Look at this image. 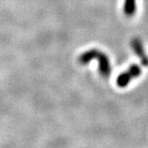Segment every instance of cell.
Here are the masks:
<instances>
[{
    "label": "cell",
    "instance_id": "1",
    "mask_svg": "<svg viewBox=\"0 0 148 148\" xmlns=\"http://www.w3.org/2000/svg\"><path fill=\"white\" fill-rule=\"evenodd\" d=\"M92 59H98L99 61V72L104 77H109L111 73V66L110 59L107 55L99 51L98 49H92L83 53L78 58L81 64H89Z\"/></svg>",
    "mask_w": 148,
    "mask_h": 148
},
{
    "label": "cell",
    "instance_id": "4",
    "mask_svg": "<svg viewBox=\"0 0 148 148\" xmlns=\"http://www.w3.org/2000/svg\"><path fill=\"white\" fill-rule=\"evenodd\" d=\"M123 10L127 16H132L136 12V0H125Z\"/></svg>",
    "mask_w": 148,
    "mask_h": 148
},
{
    "label": "cell",
    "instance_id": "2",
    "mask_svg": "<svg viewBox=\"0 0 148 148\" xmlns=\"http://www.w3.org/2000/svg\"><path fill=\"white\" fill-rule=\"evenodd\" d=\"M142 74V69L138 64H132L127 72L121 73L117 78V85L119 87H125L132 78L138 77Z\"/></svg>",
    "mask_w": 148,
    "mask_h": 148
},
{
    "label": "cell",
    "instance_id": "3",
    "mask_svg": "<svg viewBox=\"0 0 148 148\" xmlns=\"http://www.w3.org/2000/svg\"><path fill=\"white\" fill-rule=\"evenodd\" d=\"M131 46H132L134 53H136L138 58H140L141 64L145 67H148V56L144 50L142 41L138 38H135L131 42Z\"/></svg>",
    "mask_w": 148,
    "mask_h": 148
}]
</instances>
